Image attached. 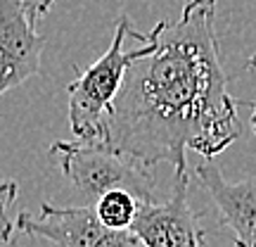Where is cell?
Returning <instances> with one entry per match:
<instances>
[{"label": "cell", "instance_id": "2", "mask_svg": "<svg viewBox=\"0 0 256 247\" xmlns=\"http://www.w3.org/2000/svg\"><path fill=\"white\" fill-rule=\"evenodd\" d=\"M128 29H130L128 17H119L107 53L88 69H76V79L66 86L69 124H72V133L78 140H102L104 138V121L112 110V102L121 91L128 67L138 57L147 55L156 48V31L152 29L147 34V43H142L136 50H124Z\"/></svg>", "mask_w": 256, "mask_h": 247}, {"label": "cell", "instance_id": "5", "mask_svg": "<svg viewBox=\"0 0 256 247\" xmlns=\"http://www.w3.org/2000/svg\"><path fill=\"white\" fill-rule=\"evenodd\" d=\"M188 174L176 176L166 202H142L130 223V233L145 247H206L202 214L188 200Z\"/></svg>", "mask_w": 256, "mask_h": 247}, {"label": "cell", "instance_id": "1", "mask_svg": "<svg viewBox=\"0 0 256 247\" xmlns=\"http://www.w3.org/2000/svg\"><path fill=\"white\" fill-rule=\"evenodd\" d=\"M156 48L128 67L102 143L138 164L168 162L188 174V152L214 159L240 136L216 36V0H185L176 22H156Z\"/></svg>", "mask_w": 256, "mask_h": 247}, {"label": "cell", "instance_id": "10", "mask_svg": "<svg viewBox=\"0 0 256 247\" xmlns=\"http://www.w3.org/2000/svg\"><path fill=\"white\" fill-rule=\"evenodd\" d=\"M52 3L55 0H22V5H24V10H26V15L34 22H36L38 17H43L48 10L52 8Z\"/></svg>", "mask_w": 256, "mask_h": 247}, {"label": "cell", "instance_id": "11", "mask_svg": "<svg viewBox=\"0 0 256 247\" xmlns=\"http://www.w3.org/2000/svg\"><path fill=\"white\" fill-rule=\"evenodd\" d=\"M247 67L249 69H254L256 72V53L252 57H249V62H247ZM249 110H252V128H254V133H256V100H249V102H244Z\"/></svg>", "mask_w": 256, "mask_h": 247}, {"label": "cell", "instance_id": "9", "mask_svg": "<svg viewBox=\"0 0 256 247\" xmlns=\"http://www.w3.org/2000/svg\"><path fill=\"white\" fill-rule=\"evenodd\" d=\"M17 190H19L17 181L0 178V242H10L12 233L17 228L14 221L10 219V207L17 200Z\"/></svg>", "mask_w": 256, "mask_h": 247}, {"label": "cell", "instance_id": "8", "mask_svg": "<svg viewBox=\"0 0 256 247\" xmlns=\"http://www.w3.org/2000/svg\"><path fill=\"white\" fill-rule=\"evenodd\" d=\"M140 204L142 202L138 200L133 192L114 188V190H107L104 195H100L98 200L92 202V209H95L98 219L104 226H110L114 230H128L130 223L136 221Z\"/></svg>", "mask_w": 256, "mask_h": 247}, {"label": "cell", "instance_id": "7", "mask_svg": "<svg viewBox=\"0 0 256 247\" xmlns=\"http://www.w3.org/2000/svg\"><path fill=\"white\" fill-rule=\"evenodd\" d=\"M194 176L216 204L220 226L232 233L235 247H256V178L230 183L209 159L194 166Z\"/></svg>", "mask_w": 256, "mask_h": 247}, {"label": "cell", "instance_id": "6", "mask_svg": "<svg viewBox=\"0 0 256 247\" xmlns=\"http://www.w3.org/2000/svg\"><path fill=\"white\" fill-rule=\"evenodd\" d=\"M34 24L22 0H0V95L40 72L46 38Z\"/></svg>", "mask_w": 256, "mask_h": 247}, {"label": "cell", "instance_id": "4", "mask_svg": "<svg viewBox=\"0 0 256 247\" xmlns=\"http://www.w3.org/2000/svg\"><path fill=\"white\" fill-rule=\"evenodd\" d=\"M19 233L43 238L57 247H138L130 230H114L104 226L92 207H55L40 204V214L19 211L14 221Z\"/></svg>", "mask_w": 256, "mask_h": 247}, {"label": "cell", "instance_id": "3", "mask_svg": "<svg viewBox=\"0 0 256 247\" xmlns=\"http://www.w3.org/2000/svg\"><path fill=\"white\" fill-rule=\"evenodd\" d=\"M50 152L60 159L64 176L88 202H95L114 188L133 192L140 202L156 200L152 169L133 162L102 140H57Z\"/></svg>", "mask_w": 256, "mask_h": 247}]
</instances>
